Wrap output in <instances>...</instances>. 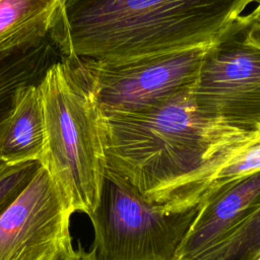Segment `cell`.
<instances>
[{"label":"cell","instance_id":"6da1fadb","mask_svg":"<svg viewBox=\"0 0 260 260\" xmlns=\"http://www.w3.org/2000/svg\"><path fill=\"white\" fill-rule=\"evenodd\" d=\"M257 0H66L49 39L62 58L123 63L217 43Z\"/></svg>","mask_w":260,"mask_h":260},{"label":"cell","instance_id":"7a4b0ae2","mask_svg":"<svg viewBox=\"0 0 260 260\" xmlns=\"http://www.w3.org/2000/svg\"><path fill=\"white\" fill-rule=\"evenodd\" d=\"M192 89L138 112L102 116L106 171L164 204L244 132L202 114Z\"/></svg>","mask_w":260,"mask_h":260},{"label":"cell","instance_id":"3957f363","mask_svg":"<svg viewBox=\"0 0 260 260\" xmlns=\"http://www.w3.org/2000/svg\"><path fill=\"white\" fill-rule=\"evenodd\" d=\"M39 85L45 120L40 164L73 211L89 216L98 205L106 170L102 115L62 59L50 66Z\"/></svg>","mask_w":260,"mask_h":260},{"label":"cell","instance_id":"277c9868","mask_svg":"<svg viewBox=\"0 0 260 260\" xmlns=\"http://www.w3.org/2000/svg\"><path fill=\"white\" fill-rule=\"evenodd\" d=\"M199 205L167 212L145 200L127 182L105 170L91 220L95 260H173Z\"/></svg>","mask_w":260,"mask_h":260},{"label":"cell","instance_id":"5b68a950","mask_svg":"<svg viewBox=\"0 0 260 260\" xmlns=\"http://www.w3.org/2000/svg\"><path fill=\"white\" fill-rule=\"evenodd\" d=\"M211 46L123 63L78 58H62V61L88 92L101 115L108 116L152 108L192 89Z\"/></svg>","mask_w":260,"mask_h":260},{"label":"cell","instance_id":"8992f818","mask_svg":"<svg viewBox=\"0 0 260 260\" xmlns=\"http://www.w3.org/2000/svg\"><path fill=\"white\" fill-rule=\"evenodd\" d=\"M191 92L205 116L244 132L260 131V25L244 17L212 45Z\"/></svg>","mask_w":260,"mask_h":260},{"label":"cell","instance_id":"52a82bcc","mask_svg":"<svg viewBox=\"0 0 260 260\" xmlns=\"http://www.w3.org/2000/svg\"><path fill=\"white\" fill-rule=\"evenodd\" d=\"M73 212L41 165L0 214V260H56L73 247L69 231Z\"/></svg>","mask_w":260,"mask_h":260},{"label":"cell","instance_id":"ba28073f","mask_svg":"<svg viewBox=\"0 0 260 260\" xmlns=\"http://www.w3.org/2000/svg\"><path fill=\"white\" fill-rule=\"evenodd\" d=\"M260 209V172L219 191L199 205L173 260H205Z\"/></svg>","mask_w":260,"mask_h":260},{"label":"cell","instance_id":"9c48e42d","mask_svg":"<svg viewBox=\"0 0 260 260\" xmlns=\"http://www.w3.org/2000/svg\"><path fill=\"white\" fill-rule=\"evenodd\" d=\"M260 172V131L234 142L178 188L162 205L167 212L202 204L228 186Z\"/></svg>","mask_w":260,"mask_h":260},{"label":"cell","instance_id":"30bf717a","mask_svg":"<svg viewBox=\"0 0 260 260\" xmlns=\"http://www.w3.org/2000/svg\"><path fill=\"white\" fill-rule=\"evenodd\" d=\"M59 56L49 38L0 56V144L19 91L39 84Z\"/></svg>","mask_w":260,"mask_h":260},{"label":"cell","instance_id":"8fae6325","mask_svg":"<svg viewBox=\"0 0 260 260\" xmlns=\"http://www.w3.org/2000/svg\"><path fill=\"white\" fill-rule=\"evenodd\" d=\"M39 84L25 86L19 91L0 144V160L3 164L17 165L41 159L45 120Z\"/></svg>","mask_w":260,"mask_h":260},{"label":"cell","instance_id":"7c38bea8","mask_svg":"<svg viewBox=\"0 0 260 260\" xmlns=\"http://www.w3.org/2000/svg\"><path fill=\"white\" fill-rule=\"evenodd\" d=\"M64 0H0V56L49 37Z\"/></svg>","mask_w":260,"mask_h":260},{"label":"cell","instance_id":"4fadbf2b","mask_svg":"<svg viewBox=\"0 0 260 260\" xmlns=\"http://www.w3.org/2000/svg\"><path fill=\"white\" fill-rule=\"evenodd\" d=\"M260 256V209L205 260H257Z\"/></svg>","mask_w":260,"mask_h":260},{"label":"cell","instance_id":"5bb4252c","mask_svg":"<svg viewBox=\"0 0 260 260\" xmlns=\"http://www.w3.org/2000/svg\"><path fill=\"white\" fill-rule=\"evenodd\" d=\"M40 167L38 160L17 165L0 164V214L21 193Z\"/></svg>","mask_w":260,"mask_h":260},{"label":"cell","instance_id":"9a60e30c","mask_svg":"<svg viewBox=\"0 0 260 260\" xmlns=\"http://www.w3.org/2000/svg\"><path fill=\"white\" fill-rule=\"evenodd\" d=\"M56 260H95V258L90 251L86 252L79 245L76 250L73 249V247L69 248L63 252Z\"/></svg>","mask_w":260,"mask_h":260},{"label":"cell","instance_id":"2e32d148","mask_svg":"<svg viewBox=\"0 0 260 260\" xmlns=\"http://www.w3.org/2000/svg\"><path fill=\"white\" fill-rule=\"evenodd\" d=\"M246 20L257 25H260V0H257L254 7L246 14Z\"/></svg>","mask_w":260,"mask_h":260},{"label":"cell","instance_id":"e0dca14e","mask_svg":"<svg viewBox=\"0 0 260 260\" xmlns=\"http://www.w3.org/2000/svg\"><path fill=\"white\" fill-rule=\"evenodd\" d=\"M257 260H260V256H259V257H258V258H257Z\"/></svg>","mask_w":260,"mask_h":260}]
</instances>
